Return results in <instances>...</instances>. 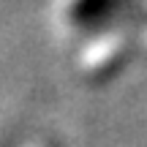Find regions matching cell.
<instances>
[{
    "label": "cell",
    "instance_id": "cell-1",
    "mask_svg": "<svg viewBox=\"0 0 147 147\" xmlns=\"http://www.w3.org/2000/svg\"><path fill=\"white\" fill-rule=\"evenodd\" d=\"M142 0H74L71 8H68V16H71L74 25L87 30V27L98 25V22L109 19L115 14H123V11L134 8Z\"/></svg>",
    "mask_w": 147,
    "mask_h": 147
}]
</instances>
